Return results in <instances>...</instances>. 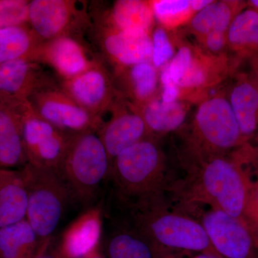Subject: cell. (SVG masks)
Returning <instances> with one entry per match:
<instances>
[{"label":"cell","instance_id":"1","mask_svg":"<svg viewBox=\"0 0 258 258\" xmlns=\"http://www.w3.org/2000/svg\"><path fill=\"white\" fill-rule=\"evenodd\" d=\"M186 155L188 175L177 190L182 201L205 204L243 219L250 176L237 152L234 156Z\"/></svg>","mask_w":258,"mask_h":258},{"label":"cell","instance_id":"2","mask_svg":"<svg viewBox=\"0 0 258 258\" xmlns=\"http://www.w3.org/2000/svg\"><path fill=\"white\" fill-rule=\"evenodd\" d=\"M186 142V154L200 157L225 155L246 144L225 89L197 103Z\"/></svg>","mask_w":258,"mask_h":258},{"label":"cell","instance_id":"3","mask_svg":"<svg viewBox=\"0 0 258 258\" xmlns=\"http://www.w3.org/2000/svg\"><path fill=\"white\" fill-rule=\"evenodd\" d=\"M134 210V228L161 250L218 254L201 222L165 210L161 206L160 199L135 203Z\"/></svg>","mask_w":258,"mask_h":258},{"label":"cell","instance_id":"4","mask_svg":"<svg viewBox=\"0 0 258 258\" xmlns=\"http://www.w3.org/2000/svg\"><path fill=\"white\" fill-rule=\"evenodd\" d=\"M111 174L120 193L134 203L160 199L166 160L157 139L148 137L118 154L112 161Z\"/></svg>","mask_w":258,"mask_h":258},{"label":"cell","instance_id":"5","mask_svg":"<svg viewBox=\"0 0 258 258\" xmlns=\"http://www.w3.org/2000/svg\"><path fill=\"white\" fill-rule=\"evenodd\" d=\"M111 164L98 133L86 132L73 136L57 172L72 199L88 208L103 181L111 175Z\"/></svg>","mask_w":258,"mask_h":258},{"label":"cell","instance_id":"6","mask_svg":"<svg viewBox=\"0 0 258 258\" xmlns=\"http://www.w3.org/2000/svg\"><path fill=\"white\" fill-rule=\"evenodd\" d=\"M21 171L28 191L26 220L40 240L51 238L72 199L69 187L55 170L27 164Z\"/></svg>","mask_w":258,"mask_h":258},{"label":"cell","instance_id":"7","mask_svg":"<svg viewBox=\"0 0 258 258\" xmlns=\"http://www.w3.org/2000/svg\"><path fill=\"white\" fill-rule=\"evenodd\" d=\"M28 101L37 115L66 133H98L104 123L103 118L80 106L55 82L37 90Z\"/></svg>","mask_w":258,"mask_h":258},{"label":"cell","instance_id":"8","mask_svg":"<svg viewBox=\"0 0 258 258\" xmlns=\"http://www.w3.org/2000/svg\"><path fill=\"white\" fill-rule=\"evenodd\" d=\"M75 134L62 132L37 114L27 102L23 110V141L28 164L58 171Z\"/></svg>","mask_w":258,"mask_h":258},{"label":"cell","instance_id":"9","mask_svg":"<svg viewBox=\"0 0 258 258\" xmlns=\"http://www.w3.org/2000/svg\"><path fill=\"white\" fill-rule=\"evenodd\" d=\"M214 249L222 258H258V250L244 219L217 209L204 212L200 220Z\"/></svg>","mask_w":258,"mask_h":258},{"label":"cell","instance_id":"10","mask_svg":"<svg viewBox=\"0 0 258 258\" xmlns=\"http://www.w3.org/2000/svg\"><path fill=\"white\" fill-rule=\"evenodd\" d=\"M74 0L29 2L28 25L42 42L66 35L85 23L86 15Z\"/></svg>","mask_w":258,"mask_h":258},{"label":"cell","instance_id":"11","mask_svg":"<svg viewBox=\"0 0 258 258\" xmlns=\"http://www.w3.org/2000/svg\"><path fill=\"white\" fill-rule=\"evenodd\" d=\"M60 86L80 106L101 118L111 111L120 96L113 77L101 62L74 79L62 81Z\"/></svg>","mask_w":258,"mask_h":258},{"label":"cell","instance_id":"12","mask_svg":"<svg viewBox=\"0 0 258 258\" xmlns=\"http://www.w3.org/2000/svg\"><path fill=\"white\" fill-rule=\"evenodd\" d=\"M109 112L111 118L103 123L98 134L112 162L125 149L152 136L139 108L120 95Z\"/></svg>","mask_w":258,"mask_h":258},{"label":"cell","instance_id":"13","mask_svg":"<svg viewBox=\"0 0 258 258\" xmlns=\"http://www.w3.org/2000/svg\"><path fill=\"white\" fill-rule=\"evenodd\" d=\"M34 60L50 67L62 81L74 79L99 62L90 58L84 46L72 35L42 42Z\"/></svg>","mask_w":258,"mask_h":258},{"label":"cell","instance_id":"14","mask_svg":"<svg viewBox=\"0 0 258 258\" xmlns=\"http://www.w3.org/2000/svg\"><path fill=\"white\" fill-rule=\"evenodd\" d=\"M55 82L42 64L30 58L0 64V100L28 101L35 91Z\"/></svg>","mask_w":258,"mask_h":258},{"label":"cell","instance_id":"15","mask_svg":"<svg viewBox=\"0 0 258 258\" xmlns=\"http://www.w3.org/2000/svg\"><path fill=\"white\" fill-rule=\"evenodd\" d=\"M100 26V45L115 69H125L142 62H151V35L120 31L103 23Z\"/></svg>","mask_w":258,"mask_h":258},{"label":"cell","instance_id":"16","mask_svg":"<svg viewBox=\"0 0 258 258\" xmlns=\"http://www.w3.org/2000/svg\"><path fill=\"white\" fill-rule=\"evenodd\" d=\"M103 234L101 206L88 208L62 232L59 252L63 258H86L98 249Z\"/></svg>","mask_w":258,"mask_h":258},{"label":"cell","instance_id":"17","mask_svg":"<svg viewBox=\"0 0 258 258\" xmlns=\"http://www.w3.org/2000/svg\"><path fill=\"white\" fill-rule=\"evenodd\" d=\"M231 108L246 142L258 129V63L252 69L234 76L232 84L225 89Z\"/></svg>","mask_w":258,"mask_h":258},{"label":"cell","instance_id":"18","mask_svg":"<svg viewBox=\"0 0 258 258\" xmlns=\"http://www.w3.org/2000/svg\"><path fill=\"white\" fill-rule=\"evenodd\" d=\"M28 101L0 100V168L15 169L28 164L23 141V110Z\"/></svg>","mask_w":258,"mask_h":258},{"label":"cell","instance_id":"19","mask_svg":"<svg viewBox=\"0 0 258 258\" xmlns=\"http://www.w3.org/2000/svg\"><path fill=\"white\" fill-rule=\"evenodd\" d=\"M113 79L120 96L138 108L159 95V71L151 62L115 69Z\"/></svg>","mask_w":258,"mask_h":258},{"label":"cell","instance_id":"20","mask_svg":"<svg viewBox=\"0 0 258 258\" xmlns=\"http://www.w3.org/2000/svg\"><path fill=\"white\" fill-rule=\"evenodd\" d=\"M191 104L183 100L165 103L158 95L139 110L149 134L157 139L182 128L189 117Z\"/></svg>","mask_w":258,"mask_h":258},{"label":"cell","instance_id":"21","mask_svg":"<svg viewBox=\"0 0 258 258\" xmlns=\"http://www.w3.org/2000/svg\"><path fill=\"white\" fill-rule=\"evenodd\" d=\"M28 191L21 169L0 168V228L26 218Z\"/></svg>","mask_w":258,"mask_h":258},{"label":"cell","instance_id":"22","mask_svg":"<svg viewBox=\"0 0 258 258\" xmlns=\"http://www.w3.org/2000/svg\"><path fill=\"white\" fill-rule=\"evenodd\" d=\"M103 23L120 31L151 35L156 22L149 1L118 0Z\"/></svg>","mask_w":258,"mask_h":258},{"label":"cell","instance_id":"23","mask_svg":"<svg viewBox=\"0 0 258 258\" xmlns=\"http://www.w3.org/2000/svg\"><path fill=\"white\" fill-rule=\"evenodd\" d=\"M106 249L109 258L161 257V249L134 227L113 231L107 238Z\"/></svg>","mask_w":258,"mask_h":258},{"label":"cell","instance_id":"24","mask_svg":"<svg viewBox=\"0 0 258 258\" xmlns=\"http://www.w3.org/2000/svg\"><path fill=\"white\" fill-rule=\"evenodd\" d=\"M229 51L240 57L258 55V11L248 7L238 13L227 32Z\"/></svg>","mask_w":258,"mask_h":258},{"label":"cell","instance_id":"25","mask_svg":"<svg viewBox=\"0 0 258 258\" xmlns=\"http://www.w3.org/2000/svg\"><path fill=\"white\" fill-rule=\"evenodd\" d=\"M41 240L26 220L0 228V258H33Z\"/></svg>","mask_w":258,"mask_h":258},{"label":"cell","instance_id":"26","mask_svg":"<svg viewBox=\"0 0 258 258\" xmlns=\"http://www.w3.org/2000/svg\"><path fill=\"white\" fill-rule=\"evenodd\" d=\"M28 24L0 28V64L33 59L42 43Z\"/></svg>","mask_w":258,"mask_h":258},{"label":"cell","instance_id":"27","mask_svg":"<svg viewBox=\"0 0 258 258\" xmlns=\"http://www.w3.org/2000/svg\"><path fill=\"white\" fill-rule=\"evenodd\" d=\"M149 3L156 23L169 32L186 26L196 14L191 9V0H152Z\"/></svg>","mask_w":258,"mask_h":258},{"label":"cell","instance_id":"28","mask_svg":"<svg viewBox=\"0 0 258 258\" xmlns=\"http://www.w3.org/2000/svg\"><path fill=\"white\" fill-rule=\"evenodd\" d=\"M152 42V54L151 62L160 71L170 62L176 53V38H172L170 32L155 26L151 34Z\"/></svg>","mask_w":258,"mask_h":258},{"label":"cell","instance_id":"29","mask_svg":"<svg viewBox=\"0 0 258 258\" xmlns=\"http://www.w3.org/2000/svg\"><path fill=\"white\" fill-rule=\"evenodd\" d=\"M29 2L0 0V28L28 24Z\"/></svg>","mask_w":258,"mask_h":258},{"label":"cell","instance_id":"30","mask_svg":"<svg viewBox=\"0 0 258 258\" xmlns=\"http://www.w3.org/2000/svg\"><path fill=\"white\" fill-rule=\"evenodd\" d=\"M217 3V1H214L197 13L185 26L186 31L195 37L196 41L213 31L216 20Z\"/></svg>","mask_w":258,"mask_h":258},{"label":"cell","instance_id":"31","mask_svg":"<svg viewBox=\"0 0 258 258\" xmlns=\"http://www.w3.org/2000/svg\"><path fill=\"white\" fill-rule=\"evenodd\" d=\"M196 45L209 55L220 56L228 54V42L226 32H210L198 40Z\"/></svg>","mask_w":258,"mask_h":258},{"label":"cell","instance_id":"32","mask_svg":"<svg viewBox=\"0 0 258 258\" xmlns=\"http://www.w3.org/2000/svg\"><path fill=\"white\" fill-rule=\"evenodd\" d=\"M159 97L165 103H173L181 100V90L171 80L168 64L159 71Z\"/></svg>","mask_w":258,"mask_h":258},{"label":"cell","instance_id":"33","mask_svg":"<svg viewBox=\"0 0 258 258\" xmlns=\"http://www.w3.org/2000/svg\"><path fill=\"white\" fill-rule=\"evenodd\" d=\"M243 218L247 222L258 224V179L254 181L251 176L244 206Z\"/></svg>","mask_w":258,"mask_h":258},{"label":"cell","instance_id":"34","mask_svg":"<svg viewBox=\"0 0 258 258\" xmlns=\"http://www.w3.org/2000/svg\"><path fill=\"white\" fill-rule=\"evenodd\" d=\"M53 237L47 240H41L40 246L33 258H63L61 255L58 249L52 247Z\"/></svg>","mask_w":258,"mask_h":258},{"label":"cell","instance_id":"35","mask_svg":"<svg viewBox=\"0 0 258 258\" xmlns=\"http://www.w3.org/2000/svg\"><path fill=\"white\" fill-rule=\"evenodd\" d=\"M241 156L243 160L249 164L251 170L258 179V151H254L245 145L242 148Z\"/></svg>","mask_w":258,"mask_h":258},{"label":"cell","instance_id":"36","mask_svg":"<svg viewBox=\"0 0 258 258\" xmlns=\"http://www.w3.org/2000/svg\"><path fill=\"white\" fill-rule=\"evenodd\" d=\"M214 0H191V9L195 13H198L200 10L208 7L209 5L213 3Z\"/></svg>","mask_w":258,"mask_h":258},{"label":"cell","instance_id":"37","mask_svg":"<svg viewBox=\"0 0 258 258\" xmlns=\"http://www.w3.org/2000/svg\"><path fill=\"white\" fill-rule=\"evenodd\" d=\"M192 258H222L221 256L218 254L213 253H208V252H203L195 255Z\"/></svg>","mask_w":258,"mask_h":258},{"label":"cell","instance_id":"38","mask_svg":"<svg viewBox=\"0 0 258 258\" xmlns=\"http://www.w3.org/2000/svg\"><path fill=\"white\" fill-rule=\"evenodd\" d=\"M247 5H248L250 8H253V9L257 10L258 11V0H251L247 3Z\"/></svg>","mask_w":258,"mask_h":258},{"label":"cell","instance_id":"39","mask_svg":"<svg viewBox=\"0 0 258 258\" xmlns=\"http://www.w3.org/2000/svg\"><path fill=\"white\" fill-rule=\"evenodd\" d=\"M86 258H103L101 257V254H99L98 250H96V252H93V253L90 254L89 256H88Z\"/></svg>","mask_w":258,"mask_h":258},{"label":"cell","instance_id":"40","mask_svg":"<svg viewBox=\"0 0 258 258\" xmlns=\"http://www.w3.org/2000/svg\"><path fill=\"white\" fill-rule=\"evenodd\" d=\"M256 61H257V62L258 63V55H257V60H256Z\"/></svg>","mask_w":258,"mask_h":258},{"label":"cell","instance_id":"41","mask_svg":"<svg viewBox=\"0 0 258 258\" xmlns=\"http://www.w3.org/2000/svg\"><path fill=\"white\" fill-rule=\"evenodd\" d=\"M257 143H258V136H257Z\"/></svg>","mask_w":258,"mask_h":258}]
</instances>
